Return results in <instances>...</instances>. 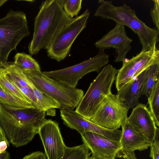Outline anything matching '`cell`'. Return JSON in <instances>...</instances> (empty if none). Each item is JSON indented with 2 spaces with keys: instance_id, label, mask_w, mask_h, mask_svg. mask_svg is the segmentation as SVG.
<instances>
[{
  "instance_id": "f1b7e54d",
  "label": "cell",
  "mask_w": 159,
  "mask_h": 159,
  "mask_svg": "<svg viewBox=\"0 0 159 159\" xmlns=\"http://www.w3.org/2000/svg\"><path fill=\"white\" fill-rule=\"evenodd\" d=\"M9 146L7 143L5 141L0 142V154L6 151L7 147Z\"/></svg>"
},
{
  "instance_id": "e0dca14e",
  "label": "cell",
  "mask_w": 159,
  "mask_h": 159,
  "mask_svg": "<svg viewBox=\"0 0 159 159\" xmlns=\"http://www.w3.org/2000/svg\"><path fill=\"white\" fill-rule=\"evenodd\" d=\"M159 80V63L154 64L146 70V73L140 92V96L148 98L152 88Z\"/></svg>"
},
{
  "instance_id": "d4e9b609",
  "label": "cell",
  "mask_w": 159,
  "mask_h": 159,
  "mask_svg": "<svg viewBox=\"0 0 159 159\" xmlns=\"http://www.w3.org/2000/svg\"><path fill=\"white\" fill-rule=\"evenodd\" d=\"M150 157L152 159H159V129L158 128L153 141L150 146Z\"/></svg>"
},
{
  "instance_id": "484cf974",
  "label": "cell",
  "mask_w": 159,
  "mask_h": 159,
  "mask_svg": "<svg viewBox=\"0 0 159 159\" xmlns=\"http://www.w3.org/2000/svg\"><path fill=\"white\" fill-rule=\"evenodd\" d=\"M152 1L154 2V5L150 13L157 29L159 31V1L154 0Z\"/></svg>"
},
{
  "instance_id": "30bf717a",
  "label": "cell",
  "mask_w": 159,
  "mask_h": 159,
  "mask_svg": "<svg viewBox=\"0 0 159 159\" xmlns=\"http://www.w3.org/2000/svg\"><path fill=\"white\" fill-rule=\"evenodd\" d=\"M129 110L117 95L111 93L103 100L90 120L106 128L118 129L128 117Z\"/></svg>"
},
{
  "instance_id": "6da1fadb",
  "label": "cell",
  "mask_w": 159,
  "mask_h": 159,
  "mask_svg": "<svg viewBox=\"0 0 159 159\" xmlns=\"http://www.w3.org/2000/svg\"><path fill=\"white\" fill-rule=\"evenodd\" d=\"M72 19L58 0L43 2L35 18L33 36L28 46L30 55H36L42 49L47 50L56 35Z\"/></svg>"
},
{
  "instance_id": "9a60e30c",
  "label": "cell",
  "mask_w": 159,
  "mask_h": 159,
  "mask_svg": "<svg viewBox=\"0 0 159 159\" xmlns=\"http://www.w3.org/2000/svg\"><path fill=\"white\" fill-rule=\"evenodd\" d=\"M127 118L129 122L151 143L153 141L158 128L146 105L139 103L133 108Z\"/></svg>"
},
{
  "instance_id": "277c9868",
  "label": "cell",
  "mask_w": 159,
  "mask_h": 159,
  "mask_svg": "<svg viewBox=\"0 0 159 159\" xmlns=\"http://www.w3.org/2000/svg\"><path fill=\"white\" fill-rule=\"evenodd\" d=\"M22 70L39 90L59 103L60 109H74L84 95L82 89L68 86L41 71Z\"/></svg>"
},
{
  "instance_id": "7402d4cb",
  "label": "cell",
  "mask_w": 159,
  "mask_h": 159,
  "mask_svg": "<svg viewBox=\"0 0 159 159\" xmlns=\"http://www.w3.org/2000/svg\"><path fill=\"white\" fill-rule=\"evenodd\" d=\"M89 151L83 144L71 147L66 146L60 159H89L91 154Z\"/></svg>"
},
{
  "instance_id": "9c48e42d",
  "label": "cell",
  "mask_w": 159,
  "mask_h": 159,
  "mask_svg": "<svg viewBox=\"0 0 159 159\" xmlns=\"http://www.w3.org/2000/svg\"><path fill=\"white\" fill-rule=\"evenodd\" d=\"M0 124L9 143L19 147L30 142L38 129L25 123L0 104Z\"/></svg>"
},
{
  "instance_id": "5bb4252c",
  "label": "cell",
  "mask_w": 159,
  "mask_h": 159,
  "mask_svg": "<svg viewBox=\"0 0 159 159\" xmlns=\"http://www.w3.org/2000/svg\"><path fill=\"white\" fill-rule=\"evenodd\" d=\"M81 135L83 144L91 151L92 156L110 159L118 158L122 148L120 141L111 140L91 132H85Z\"/></svg>"
},
{
  "instance_id": "52a82bcc",
  "label": "cell",
  "mask_w": 159,
  "mask_h": 159,
  "mask_svg": "<svg viewBox=\"0 0 159 159\" xmlns=\"http://www.w3.org/2000/svg\"><path fill=\"white\" fill-rule=\"evenodd\" d=\"M90 14L89 10L86 9L60 30L47 50L49 58L59 62L67 57L74 41L86 27Z\"/></svg>"
},
{
  "instance_id": "5b68a950",
  "label": "cell",
  "mask_w": 159,
  "mask_h": 159,
  "mask_svg": "<svg viewBox=\"0 0 159 159\" xmlns=\"http://www.w3.org/2000/svg\"><path fill=\"white\" fill-rule=\"evenodd\" d=\"M30 34L24 12L10 10L0 19V67L7 62L10 53L21 41Z\"/></svg>"
},
{
  "instance_id": "4316f807",
  "label": "cell",
  "mask_w": 159,
  "mask_h": 159,
  "mask_svg": "<svg viewBox=\"0 0 159 159\" xmlns=\"http://www.w3.org/2000/svg\"><path fill=\"white\" fill-rule=\"evenodd\" d=\"M21 159H47L43 152L36 151L33 152L24 157Z\"/></svg>"
},
{
  "instance_id": "2e32d148",
  "label": "cell",
  "mask_w": 159,
  "mask_h": 159,
  "mask_svg": "<svg viewBox=\"0 0 159 159\" xmlns=\"http://www.w3.org/2000/svg\"><path fill=\"white\" fill-rule=\"evenodd\" d=\"M146 73V70L117 91L116 95L129 109L139 103L140 92Z\"/></svg>"
},
{
  "instance_id": "cb8c5ba5",
  "label": "cell",
  "mask_w": 159,
  "mask_h": 159,
  "mask_svg": "<svg viewBox=\"0 0 159 159\" xmlns=\"http://www.w3.org/2000/svg\"><path fill=\"white\" fill-rule=\"evenodd\" d=\"M65 13L71 18L78 16L81 8L82 0H58Z\"/></svg>"
},
{
  "instance_id": "4dcf8cb0",
  "label": "cell",
  "mask_w": 159,
  "mask_h": 159,
  "mask_svg": "<svg viewBox=\"0 0 159 159\" xmlns=\"http://www.w3.org/2000/svg\"><path fill=\"white\" fill-rule=\"evenodd\" d=\"M7 0H0V7L4 4Z\"/></svg>"
},
{
  "instance_id": "4fadbf2b",
  "label": "cell",
  "mask_w": 159,
  "mask_h": 159,
  "mask_svg": "<svg viewBox=\"0 0 159 159\" xmlns=\"http://www.w3.org/2000/svg\"><path fill=\"white\" fill-rule=\"evenodd\" d=\"M132 39L126 33L125 26L116 23L115 27L94 43L99 49L113 48L115 49L116 55L115 61H122L131 48Z\"/></svg>"
},
{
  "instance_id": "d6986e66",
  "label": "cell",
  "mask_w": 159,
  "mask_h": 159,
  "mask_svg": "<svg viewBox=\"0 0 159 159\" xmlns=\"http://www.w3.org/2000/svg\"><path fill=\"white\" fill-rule=\"evenodd\" d=\"M14 59V64L23 70L41 71L38 62L30 55L17 53Z\"/></svg>"
},
{
  "instance_id": "f546056e",
  "label": "cell",
  "mask_w": 159,
  "mask_h": 159,
  "mask_svg": "<svg viewBox=\"0 0 159 159\" xmlns=\"http://www.w3.org/2000/svg\"><path fill=\"white\" fill-rule=\"evenodd\" d=\"M10 155L7 151L0 154V159H10Z\"/></svg>"
},
{
  "instance_id": "1f68e13d",
  "label": "cell",
  "mask_w": 159,
  "mask_h": 159,
  "mask_svg": "<svg viewBox=\"0 0 159 159\" xmlns=\"http://www.w3.org/2000/svg\"><path fill=\"white\" fill-rule=\"evenodd\" d=\"M89 159H106V158H100L93 157L92 156H90Z\"/></svg>"
},
{
  "instance_id": "8992f818",
  "label": "cell",
  "mask_w": 159,
  "mask_h": 159,
  "mask_svg": "<svg viewBox=\"0 0 159 159\" xmlns=\"http://www.w3.org/2000/svg\"><path fill=\"white\" fill-rule=\"evenodd\" d=\"M109 55L104 50L99 49L94 56L79 63L64 68L43 72L45 75L69 87L76 88L79 80L92 72L98 73L109 62Z\"/></svg>"
},
{
  "instance_id": "7c38bea8",
  "label": "cell",
  "mask_w": 159,
  "mask_h": 159,
  "mask_svg": "<svg viewBox=\"0 0 159 159\" xmlns=\"http://www.w3.org/2000/svg\"><path fill=\"white\" fill-rule=\"evenodd\" d=\"M127 118L121 126L122 129L120 143L122 148L118 158L137 159L134 151L147 149L152 143L129 122Z\"/></svg>"
},
{
  "instance_id": "ffe728a7",
  "label": "cell",
  "mask_w": 159,
  "mask_h": 159,
  "mask_svg": "<svg viewBox=\"0 0 159 159\" xmlns=\"http://www.w3.org/2000/svg\"><path fill=\"white\" fill-rule=\"evenodd\" d=\"M0 85L4 91L9 94L33 104L31 102L7 77L2 67H0Z\"/></svg>"
},
{
  "instance_id": "83f0119b",
  "label": "cell",
  "mask_w": 159,
  "mask_h": 159,
  "mask_svg": "<svg viewBox=\"0 0 159 159\" xmlns=\"http://www.w3.org/2000/svg\"><path fill=\"white\" fill-rule=\"evenodd\" d=\"M3 141H5L9 146L10 143L6 137L5 132L2 128L0 124V142Z\"/></svg>"
},
{
  "instance_id": "7a4b0ae2",
  "label": "cell",
  "mask_w": 159,
  "mask_h": 159,
  "mask_svg": "<svg viewBox=\"0 0 159 159\" xmlns=\"http://www.w3.org/2000/svg\"><path fill=\"white\" fill-rule=\"evenodd\" d=\"M98 2L100 4L94 16L112 20L130 28L138 35L141 50H149L158 42L159 31L147 26L138 17L135 11L130 6L125 3L116 6L110 1L101 0Z\"/></svg>"
},
{
  "instance_id": "603a6c76",
  "label": "cell",
  "mask_w": 159,
  "mask_h": 159,
  "mask_svg": "<svg viewBox=\"0 0 159 159\" xmlns=\"http://www.w3.org/2000/svg\"><path fill=\"white\" fill-rule=\"evenodd\" d=\"M0 104L18 108L35 107L32 103L21 100L7 93L0 85Z\"/></svg>"
},
{
  "instance_id": "ac0fdd59",
  "label": "cell",
  "mask_w": 159,
  "mask_h": 159,
  "mask_svg": "<svg viewBox=\"0 0 159 159\" xmlns=\"http://www.w3.org/2000/svg\"><path fill=\"white\" fill-rule=\"evenodd\" d=\"M26 77L28 83L33 90L39 105L43 110L47 111L55 108H60V104L57 101L40 91Z\"/></svg>"
},
{
  "instance_id": "8fae6325",
  "label": "cell",
  "mask_w": 159,
  "mask_h": 159,
  "mask_svg": "<svg viewBox=\"0 0 159 159\" xmlns=\"http://www.w3.org/2000/svg\"><path fill=\"white\" fill-rule=\"evenodd\" d=\"M38 134L42 140L47 159H60L66 147L58 123L46 119L39 128Z\"/></svg>"
},
{
  "instance_id": "ba28073f",
  "label": "cell",
  "mask_w": 159,
  "mask_h": 159,
  "mask_svg": "<svg viewBox=\"0 0 159 159\" xmlns=\"http://www.w3.org/2000/svg\"><path fill=\"white\" fill-rule=\"evenodd\" d=\"M155 44L150 49L141 51L130 59L125 58L115 79L117 91L151 65L159 63V50Z\"/></svg>"
},
{
  "instance_id": "3957f363",
  "label": "cell",
  "mask_w": 159,
  "mask_h": 159,
  "mask_svg": "<svg viewBox=\"0 0 159 159\" xmlns=\"http://www.w3.org/2000/svg\"><path fill=\"white\" fill-rule=\"evenodd\" d=\"M118 70L111 64L105 66L91 83L75 111L90 120L105 97L112 93L111 87Z\"/></svg>"
},
{
  "instance_id": "44dd1931",
  "label": "cell",
  "mask_w": 159,
  "mask_h": 159,
  "mask_svg": "<svg viewBox=\"0 0 159 159\" xmlns=\"http://www.w3.org/2000/svg\"><path fill=\"white\" fill-rule=\"evenodd\" d=\"M148 108L157 126L159 127V80L152 88L148 98Z\"/></svg>"
}]
</instances>
